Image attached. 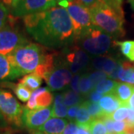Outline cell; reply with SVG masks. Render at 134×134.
<instances>
[{"label":"cell","mask_w":134,"mask_h":134,"mask_svg":"<svg viewBox=\"0 0 134 134\" xmlns=\"http://www.w3.org/2000/svg\"><path fill=\"white\" fill-rule=\"evenodd\" d=\"M28 33L45 47L59 48L74 41L73 25L66 10L54 7L23 17Z\"/></svg>","instance_id":"1"},{"label":"cell","mask_w":134,"mask_h":134,"mask_svg":"<svg viewBox=\"0 0 134 134\" xmlns=\"http://www.w3.org/2000/svg\"><path fill=\"white\" fill-rule=\"evenodd\" d=\"M89 10L94 26L113 38H121L125 36L123 10L115 8L105 0H97Z\"/></svg>","instance_id":"2"},{"label":"cell","mask_w":134,"mask_h":134,"mask_svg":"<svg viewBox=\"0 0 134 134\" xmlns=\"http://www.w3.org/2000/svg\"><path fill=\"white\" fill-rule=\"evenodd\" d=\"M49 54L40 45L28 43L16 48L7 57L11 65L22 76L34 73L38 68L45 64Z\"/></svg>","instance_id":"3"},{"label":"cell","mask_w":134,"mask_h":134,"mask_svg":"<svg viewBox=\"0 0 134 134\" xmlns=\"http://www.w3.org/2000/svg\"><path fill=\"white\" fill-rule=\"evenodd\" d=\"M113 37L104 33L97 27L92 25L74 38L77 46L87 54L98 57L108 52L111 46L114 43Z\"/></svg>","instance_id":"4"},{"label":"cell","mask_w":134,"mask_h":134,"mask_svg":"<svg viewBox=\"0 0 134 134\" xmlns=\"http://www.w3.org/2000/svg\"><path fill=\"white\" fill-rule=\"evenodd\" d=\"M59 5L66 10L70 17L73 25L74 38L93 25L89 8L78 3L75 0L63 2Z\"/></svg>","instance_id":"5"},{"label":"cell","mask_w":134,"mask_h":134,"mask_svg":"<svg viewBox=\"0 0 134 134\" xmlns=\"http://www.w3.org/2000/svg\"><path fill=\"white\" fill-rule=\"evenodd\" d=\"M23 109L10 92L0 90V113L5 120L17 127L23 126Z\"/></svg>","instance_id":"6"},{"label":"cell","mask_w":134,"mask_h":134,"mask_svg":"<svg viewBox=\"0 0 134 134\" xmlns=\"http://www.w3.org/2000/svg\"><path fill=\"white\" fill-rule=\"evenodd\" d=\"M28 39L19 31L5 26L0 30V54L7 56L19 46L28 44Z\"/></svg>","instance_id":"7"},{"label":"cell","mask_w":134,"mask_h":134,"mask_svg":"<svg viewBox=\"0 0 134 134\" xmlns=\"http://www.w3.org/2000/svg\"><path fill=\"white\" fill-rule=\"evenodd\" d=\"M56 5L57 3L53 0H19L13 7L12 15L16 17H24L46 11Z\"/></svg>","instance_id":"8"},{"label":"cell","mask_w":134,"mask_h":134,"mask_svg":"<svg viewBox=\"0 0 134 134\" xmlns=\"http://www.w3.org/2000/svg\"><path fill=\"white\" fill-rule=\"evenodd\" d=\"M67 63H57L50 74L46 77V82L51 91L63 90L71 83L72 72L66 66Z\"/></svg>","instance_id":"9"},{"label":"cell","mask_w":134,"mask_h":134,"mask_svg":"<svg viewBox=\"0 0 134 134\" xmlns=\"http://www.w3.org/2000/svg\"><path fill=\"white\" fill-rule=\"evenodd\" d=\"M52 113V106L38 110H29L24 107L22 115L23 125L31 130H38L45 122H46L50 119Z\"/></svg>","instance_id":"10"},{"label":"cell","mask_w":134,"mask_h":134,"mask_svg":"<svg viewBox=\"0 0 134 134\" xmlns=\"http://www.w3.org/2000/svg\"><path fill=\"white\" fill-rule=\"evenodd\" d=\"M66 62L72 74H83L90 63L88 54L77 46H73L66 55Z\"/></svg>","instance_id":"11"},{"label":"cell","mask_w":134,"mask_h":134,"mask_svg":"<svg viewBox=\"0 0 134 134\" xmlns=\"http://www.w3.org/2000/svg\"><path fill=\"white\" fill-rule=\"evenodd\" d=\"M53 101V95L48 88L41 87L31 92L27 101L25 108L29 110H38L50 107Z\"/></svg>","instance_id":"12"},{"label":"cell","mask_w":134,"mask_h":134,"mask_svg":"<svg viewBox=\"0 0 134 134\" xmlns=\"http://www.w3.org/2000/svg\"><path fill=\"white\" fill-rule=\"evenodd\" d=\"M112 80H119L122 83L134 84V64L129 61H119L115 69L109 75Z\"/></svg>","instance_id":"13"},{"label":"cell","mask_w":134,"mask_h":134,"mask_svg":"<svg viewBox=\"0 0 134 134\" xmlns=\"http://www.w3.org/2000/svg\"><path fill=\"white\" fill-rule=\"evenodd\" d=\"M98 105L104 116H110L123 104L113 93H110L102 96L98 101Z\"/></svg>","instance_id":"14"},{"label":"cell","mask_w":134,"mask_h":134,"mask_svg":"<svg viewBox=\"0 0 134 134\" xmlns=\"http://www.w3.org/2000/svg\"><path fill=\"white\" fill-rule=\"evenodd\" d=\"M68 123L66 119L52 117L45 122L38 130L45 134H62Z\"/></svg>","instance_id":"15"},{"label":"cell","mask_w":134,"mask_h":134,"mask_svg":"<svg viewBox=\"0 0 134 134\" xmlns=\"http://www.w3.org/2000/svg\"><path fill=\"white\" fill-rule=\"evenodd\" d=\"M19 77L20 75L11 65L8 57L0 54V81L14 80Z\"/></svg>","instance_id":"16"},{"label":"cell","mask_w":134,"mask_h":134,"mask_svg":"<svg viewBox=\"0 0 134 134\" xmlns=\"http://www.w3.org/2000/svg\"><path fill=\"white\" fill-rule=\"evenodd\" d=\"M133 90V86L126 83H116L115 88L113 91V94L123 104L127 105L132 92Z\"/></svg>","instance_id":"17"},{"label":"cell","mask_w":134,"mask_h":134,"mask_svg":"<svg viewBox=\"0 0 134 134\" xmlns=\"http://www.w3.org/2000/svg\"><path fill=\"white\" fill-rule=\"evenodd\" d=\"M67 107L65 105L63 100L62 94L58 93L54 96L52 106V116L54 118L64 119L66 118Z\"/></svg>","instance_id":"18"},{"label":"cell","mask_w":134,"mask_h":134,"mask_svg":"<svg viewBox=\"0 0 134 134\" xmlns=\"http://www.w3.org/2000/svg\"><path fill=\"white\" fill-rule=\"evenodd\" d=\"M19 83H23L29 90L33 92L40 88V85L42 84V78L37 75L36 74L31 73L26 75L22 79H20Z\"/></svg>","instance_id":"19"},{"label":"cell","mask_w":134,"mask_h":134,"mask_svg":"<svg viewBox=\"0 0 134 134\" xmlns=\"http://www.w3.org/2000/svg\"><path fill=\"white\" fill-rule=\"evenodd\" d=\"M63 100L67 107H71L73 106L81 105L83 102L82 96L72 90H67L62 93Z\"/></svg>","instance_id":"20"},{"label":"cell","mask_w":134,"mask_h":134,"mask_svg":"<svg viewBox=\"0 0 134 134\" xmlns=\"http://www.w3.org/2000/svg\"><path fill=\"white\" fill-rule=\"evenodd\" d=\"M94 86L92 83L89 77L88 73H83L81 75L80 83H79V90L81 96H88L92 92L94 91Z\"/></svg>","instance_id":"21"},{"label":"cell","mask_w":134,"mask_h":134,"mask_svg":"<svg viewBox=\"0 0 134 134\" xmlns=\"http://www.w3.org/2000/svg\"><path fill=\"white\" fill-rule=\"evenodd\" d=\"M92 119L86 107L84 104V101L79 106V109L77 110L75 118V123L77 125H90Z\"/></svg>","instance_id":"22"},{"label":"cell","mask_w":134,"mask_h":134,"mask_svg":"<svg viewBox=\"0 0 134 134\" xmlns=\"http://www.w3.org/2000/svg\"><path fill=\"white\" fill-rule=\"evenodd\" d=\"M117 82L114 81L112 79L107 78L99 82L94 88V91L100 93L101 95H107L112 93Z\"/></svg>","instance_id":"23"},{"label":"cell","mask_w":134,"mask_h":134,"mask_svg":"<svg viewBox=\"0 0 134 134\" xmlns=\"http://www.w3.org/2000/svg\"><path fill=\"white\" fill-rule=\"evenodd\" d=\"M14 92L16 97L23 102L28 101L32 92L21 83H19L16 85H15L14 87Z\"/></svg>","instance_id":"24"},{"label":"cell","mask_w":134,"mask_h":134,"mask_svg":"<svg viewBox=\"0 0 134 134\" xmlns=\"http://www.w3.org/2000/svg\"><path fill=\"white\" fill-rule=\"evenodd\" d=\"M84 104L86 107V109L88 110L90 115L91 116L92 119H101L104 117V114L100 110V107L98 104L92 102L90 100L84 101Z\"/></svg>","instance_id":"25"},{"label":"cell","mask_w":134,"mask_h":134,"mask_svg":"<svg viewBox=\"0 0 134 134\" xmlns=\"http://www.w3.org/2000/svg\"><path fill=\"white\" fill-rule=\"evenodd\" d=\"M91 134H108L102 119H93L89 125Z\"/></svg>","instance_id":"26"},{"label":"cell","mask_w":134,"mask_h":134,"mask_svg":"<svg viewBox=\"0 0 134 134\" xmlns=\"http://www.w3.org/2000/svg\"><path fill=\"white\" fill-rule=\"evenodd\" d=\"M119 64V61L116 60L115 58L110 56L104 55V62L101 68V71L106 73L108 76L115 69Z\"/></svg>","instance_id":"27"},{"label":"cell","mask_w":134,"mask_h":134,"mask_svg":"<svg viewBox=\"0 0 134 134\" xmlns=\"http://www.w3.org/2000/svg\"><path fill=\"white\" fill-rule=\"evenodd\" d=\"M128 111H129L128 106L123 104L122 106H121L119 109L115 110V112L110 115V117L113 121H125L128 115Z\"/></svg>","instance_id":"28"},{"label":"cell","mask_w":134,"mask_h":134,"mask_svg":"<svg viewBox=\"0 0 134 134\" xmlns=\"http://www.w3.org/2000/svg\"><path fill=\"white\" fill-rule=\"evenodd\" d=\"M133 41H131V40H126V41H122V42L114 41V45L119 46L120 50L122 53V54L125 55L127 58L129 55L130 52L133 46Z\"/></svg>","instance_id":"29"},{"label":"cell","mask_w":134,"mask_h":134,"mask_svg":"<svg viewBox=\"0 0 134 134\" xmlns=\"http://www.w3.org/2000/svg\"><path fill=\"white\" fill-rule=\"evenodd\" d=\"M88 75H89V77L92 83L93 84L94 87L99 83L101 81L104 80V79H107L109 77L108 75L104 73L102 71H95V72H92L90 74L88 73Z\"/></svg>","instance_id":"30"},{"label":"cell","mask_w":134,"mask_h":134,"mask_svg":"<svg viewBox=\"0 0 134 134\" xmlns=\"http://www.w3.org/2000/svg\"><path fill=\"white\" fill-rule=\"evenodd\" d=\"M128 124L125 121H113V129L114 134H124L126 130L128 127Z\"/></svg>","instance_id":"31"},{"label":"cell","mask_w":134,"mask_h":134,"mask_svg":"<svg viewBox=\"0 0 134 134\" xmlns=\"http://www.w3.org/2000/svg\"><path fill=\"white\" fill-rule=\"evenodd\" d=\"M8 9L2 3H0V30L5 26L8 19Z\"/></svg>","instance_id":"32"},{"label":"cell","mask_w":134,"mask_h":134,"mask_svg":"<svg viewBox=\"0 0 134 134\" xmlns=\"http://www.w3.org/2000/svg\"><path fill=\"white\" fill-rule=\"evenodd\" d=\"M81 74H76L74 75L72 77L71 83H70V87L72 90L77 94H80V90H79V83H80V78H81Z\"/></svg>","instance_id":"33"},{"label":"cell","mask_w":134,"mask_h":134,"mask_svg":"<svg viewBox=\"0 0 134 134\" xmlns=\"http://www.w3.org/2000/svg\"><path fill=\"white\" fill-rule=\"evenodd\" d=\"M79 106H73L69 107L68 110H67V115L66 119L67 120H69L70 122H75V118H76V114L77 110L79 109Z\"/></svg>","instance_id":"34"},{"label":"cell","mask_w":134,"mask_h":134,"mask_svg":"<svg viewBox=\"0 0 134 134\" xmlns=\"http://www.w3.org/2000/svg\"><path fill=\"white\" fill-rule=\"evenodd\" d=\"M77 125L75 122H69L62 134H77Z\"/></svg>","instance_id":"35"},{"label":"cell","mask_w":134,"mask_h":134,"mask_svg":"<svg viewBox=\"0 0 134 134\" xmlns=\"http://www.w3.org/2000/svg\"><path fill=\"white\" fill-rule=\"evenodd\" d=\"M104 96V95H101V94L97 92L92 91L91 93L88 96V97H89V100H90V101H92V102L97 103V102L99 101V100L102 98V96Z\"/></svg>","instance_id":"36"},{"label":"cell","mask_w":134,"mask_h":134,"mask_svg":"<svg viewBox=\"0 0 134 134\" xmlns=\"http://www.w3.org/2000/svg\"><path fill=\"white\" fill-rule=\"evenodd\" d=\"M77 134H91L89 125H77Z\"/></svg>","instance_id":"37"},{"label":"cell","mask_w":134,"mask_h":134,"mask_svg":"<svg viewBox=\"0 0 134 134\" xmlns=\"http://www.w3.org/2000/svg\"><path fill=\"white\" fill-rule=\"evenodd\" d=\"M75 1L78 3L81 4L82 5L85 6L87 8H90L96 3L97 0H75Z\"/></svg>","instance_id":"38"},{"label":"cell","mask_w":134,"mask_h":134,"mask_svg":"<svg viewBox=\"0 0 134 134\" xmlns=\"http://www.w3.org/2000/svg\"><path fill=\"white\" fill-rule=\"evenodd\" d=\"M127 105L128 106V107L130 108L131 110H133L134 111V86H133V90L132 92V95L130 98L127 104Z\"/></svg>","instance_id":"39"},{"label":"cell","mask_w":134,"mask_h":134,"mask_svg":"<svg viewBox=\"0 0 134 134\" xmlns=\"http://www.w3.org/2000/svg\"><path fill=\"white\" fill-rule=\"evenodd\" d=\"M127 59L130 60V61L132 62H134V41H133V46L131 48V50L130 52L129 55L127 57Z\"/></svg>","instance_id":"40"},{"label":"cell","mask_w":134,"mask_h":134,"mask_svg":"<svg viewBox=\"0 0 134 134\" xmlns=\"http://www.w3.org/2000/svg\"><path fill=\"white\" fill-rule=\"evenodd\" d=\"M124 134H134V125H128V127L126 130V131L124 133Z\"/></svg>","instance_id":"41"},{"label":"cell","mask_w":134,"mask_h":134,"mask_svg":"<svg viewBox=\"0 0 134 134\" xmlns=\"http://www.w3.org/2000/svg\"><path fill=\"white\" fill-rule=\"evenodd\" d=\"M5 118L3 117V115H2V113H0V127H3L5 126Z\"/></svg>","instance_id":"42"},{"label":"cell","mask_w":134,"mask_h":134,"mask_svg":"<svg viewBox=\"0 0 134 134\" xmlns=\"http://www.w3.org/2000/svg\"><path fill=\"white\" fill-rule=\"evenodd\" d=\"M53 1H54L57 4H60V3H62L63 2H72L73 0H53Z\"/></svg>","instance_id":"43"},{"label":"cell","mask_w":134,"mask_h":134,"mask_svg":"<svg viewBox=\"0 0 134 134\" xmlns=\"http://www.w3.org/2000/svg\"><path fill=\"white\" fill-rule=\"evenodd\" d=\"M31 134H45L43 132H41V131H40L38 130H32V133Z\"/></svg>","instance_id":"44"},{"label":"cell","mask_w":134,"mask_h":134,"mask_svg":"<svg viewBox=\"0 0 134 134\" xmlns=\"http://www.w3.org/2000/svg\"><path fill=\"white\" fill-rule=\"evenodd\" d=\"M128 2H129L130 5L131 6L132 9L134 10V0H128Z\"/></svg>","instance_id":"45"},{"label":"cell","mask_w":134,"mask_h":134,"mask_svg":"<svg viewBox=\"0 0 134 134\" xmlns=\"http://www.w3.org/2000/svg\"><path fill=\"white\" fill-rule=\"evenodd\" d=\"M19 0H12V3H11V5H12V8L14 7L15 5L17 4V2H19Z\"/></svg>","instance_id":"46"},{"label":"cell","mask_w":134,"mask_h":134,"mask_svg":"<svg viewBox=\"0 0 134 134\" xmlns=\"http://www.w3.org/2000/svg\"><path fill=\"white\" fill-rule=\"evenodd\" d=\"M1 134H9L8 133H1Z\"/></svg>","instance_id":"47"}]
</instances>
